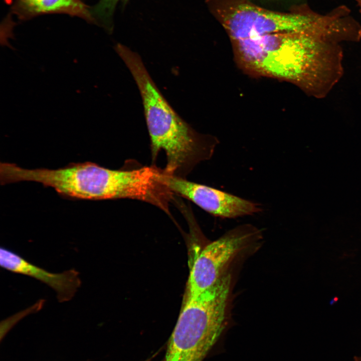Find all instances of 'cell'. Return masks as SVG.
<instances>
[{"instance_id": "cell-3", "label": "cell", "mask_w": 361, "mask_h": 361, "mask_svg": "<svg viewBox=\"0 0 361 361\" xmlns=\"http://www.w3.org/2000/svg\"><path fill=\"white\" fill-rule=\"evenodd\" d=\"M208 5L228 33L231 41L278 32H298L320 36L328 19L307 8L290 13L263 9L247 0H207Z\"/></svg>"}, {"instance_id": "cell-9", "label": "cell", "mask_w": 361, "mask_h": 361, "mask_svg": "<svg viewBox=\"0 0 361 361\" xmlns=\"http://www.w3.org/2000/svg\"><path fill=\"white\" fill-rule=\"evenodd\" d=\"M355 1L356 2L357 6L359 8V12L361 13V0H355Z\"/></svg>"}, {"instance_id": "cell-11", "label": "cell", "mask_w": 361, "mask_h": 361, "mask_svg": "<svg viewBox=\"0 0 361 361\" xmlns=\"http://www.w3.org/2000/svg\"><path fill=\"white\" fill-rule=\"evenodd\" d=\"M145 361H149V360L148 359V360H145Z\"/></svg>"}, {"instance_id": "cell-8", "label": "cell", "mask_w": 361, "mask_h": 361, "mask_svg": "<svg viewBox=\"0 0 361 361\" xmlns=\"http://www.w3.org/2000/svg\"><path fill=\"white\" fill-rule=\"evenodd\" d=\"M128 0H100L90 7V14L94 24L104 28L108 32L113 29V17L118 4H126Z\"/></svg>"}, {"instance_id": "cell-4", "label": "cell", "mask_w": 361, "mask_h": 361, "mask_svg": "<svg viewBox=\"0 0 361 361\" xmlns=\"http://www.w3.org/2000/svg\"><path fill=\"white\" fill-rule=\"evenodd\" d=\"M258 232L253 226H239L208 244L194 262L185 296L198 295L214 285L226 266Z\"/></svg>"}, {"instance_id": "cell-5", "label": "cell", "mask_w": 361, "mask_h": 361, "mask_svg": "<svg viewBox=\"0 0 361 361\" xmlns=\"http://www.w3.org/2000/svg\"><path fill=\"white\" fill-rule=\"evenodd\" d=\"M161 178L173 194L192 201L215 217L235 218L262 211L260 204L185 178L167 174L163 169Z\"/></svg>"}, {"instance_id": "cell-6", "label": "cell", "mask_w": 361, "mask_h": 361, "mask_svg": "<svg viewBox=\"0 0 361 361\" xmlns=\"http://www.w3.org/2000/svg\"><path fill=\"white\" fill-rule=\"evenodd\" d=\"M0 264L5 270L28 276L46 284L56 292L60 302L71 300L82 283L80 273L75 269L61 273L50 272L5 247H1Z\"/></svg>"}, {"instance_id": "cell-1", "label": "cell", "mask_w": 361, "mask_h": 361, "mask_svg": "<svg viewBox=\"0 0 361 361\" xmlns=\"http://www.w3.org/2000/svg\"><path fill=\"white\" fill-rule=\"evenodd\" d=\"M114 49L139 90L150 139L152 158L163 150L166 174L184 178L201 161L210 159L218 140L196 132L170 106L147 71L140 56L118 43Z\"/></svg>"}, {"instance_id": "cell-7", "label": "cell", "mask_w": 361, "mask_h": 361, "mask_svg": "<svg viewBox=\"0 0 361 361\" xmlns=\"http://www.w3.org/2000/svg\"><path fill=\"white\" fill-rule=\"evenodd\" d=\"M50 14H63L93 23L90 7L81 0H15L4 22V30L11 28L14 20L24 21Z\"/></svg>"}, {"instance_id": "cell-2", "label": "cell", "mask_w": 361, "mask_h": 361, "mask_svg": "<svg viewBox=\"0 0 361 361\" xmlns=\"http://www.w3.org/2000/svg\"><path fill=\"white\" fill-rule=\"evenodd\" d=\"M229 287L218 281L202 293L185 296L163 361H203L224 326Z\"/></svg>"}, {"instance_id": "cell-10", "label": "cell", "mask_w": 361, "mask_h": 361, "mask_svg": "<svg viewBox=\"0 0 361 361\" xmlns=\"http://www.w3.org/2000/svg\"><path fill=\"white\" fill-rule=\"evenodd\" d=\"M354 361H361V355L354 357Z\"/></svg>"}]
</instances>
